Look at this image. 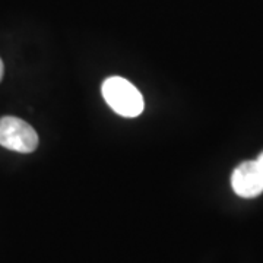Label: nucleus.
<instances>
[{
	"instance_id": "obj_3",
	"label": "nucleus",
	"mask_w": 263,
	"mask_h": 263,
	"mask_svg": "<svg viewBox=\"0 0 263 263\" xmlns=\"http://www.w3.org/2000/svg\"><path fill=\"white\" fill-rule=\"evenodd\" d=\"M235 195L250 199L263 193V152L253 161H245L235 167L231 176Z\"/></svg>"
},
{
	"instance_id": "obj_4",
	"label": "nucleus",
	"mask_w": 263,
	"mask_h": 263,
	"mask_svg": "<svg viewBox=\"0 0 263 263\" xmlns=\"http://www.w3.org/2000/svg\"><path fill=\"white\" fill-rule=\"evenodd\" d=\"M3 73H5V66H3V62L0 59V81L3 79Z\"/></svg>"
},
{
	"instance_id": "obj_2",
	"label": "nucleus",
	"mask_w": 263,
	"mask_h": 263,
	"mask_svg": "<svg viewBox=\"0 0 263 263\" xmlns=\"http://www.w3.org/2000/svg\"><path fill=\"white\" fill-rule=\"evenodd\" d=\"M0 145L3 148L21 154H29L37 149L38 135L34 127L18 117L0 119Z\"/></svg>"
},
{
	"instance_id": "obj_1",
	"label": "nucleus",
	"mask_w": 263,
	"mask_h": 263,
	"mask_svg": "<svg viewBox=\"0 0 263 263\" xmlns=\"http://www.w3.org/2000/svg\"><path fill=\"white\" fill-rule=\"evenodd\" d=\"M101 89L105 103L123 117H138L143 111V97L127 79L111 76L104 81Z\"/></svg>"
}]
</instances>
